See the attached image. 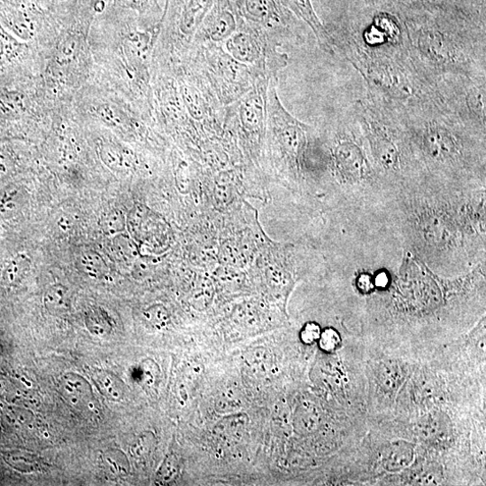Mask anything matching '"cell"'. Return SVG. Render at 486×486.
I'll return each mask as SVG.
<instances>
[{
  "label": "cell",
  "instance_id": "1",
  "mask_svg": "<svg viewBox=\"0 0 486 486\" xmlns=\"http://www.w3.org/2000/svg\"><path fill=\"white\" fill-rule=\"evenodd\" d=\"M398 189V221L406 249L427 266L485 257V191L430 193L406 183Z\"/></svg>",
  "mask_w": 486,
  "mask_h": 486
},
{
  "label": "cell",
  "instance_id": "2",
  "mask_svg": "<svg viewBox=\"0 0 486 486\" xmlns=\"http://www.w3.org/2000/svg\"><path fill=\"white\" fill-rule=\"evenodd\" d=\"M160 26H147L135 12L111 3L89 34L90 80L120 94L153 125L152 58Z\"/></svg>",
  "mask_w": 486,
  "mask_h": 486
},
{
  "label": "cell",
  "instance_id": "3",
  "mask_svg": "<svg viewBox=\"0 0 486 486\" xmlns=\"http://www.w3.org/2000/svg\"><path fill=\"white\" fill-rule=\"evenodd\" d=\"M111 3L112 0H65L53 6L47 26L33 42L42 60L45 89L54 103L73 102L90 80V28Z\"/></svg>",
  "mask_w": 486,
  "mask_h": 486
},
{
  "label": "cell",
  "instance_id": "4",
  "mask_svg": "<svg viewBox=\"0 0 486 486\" xmlns=\"http://www.w3.org/2000/svg\"><path fill=\"white\" fill-rule=\"evenodd\" d=\"M359 125L373 167L381 180L392 186L413 181L420 161L407 128L397 127L387 117L363 107Z\"/></svg>",
  "mask_w": 486,
  "mask_h": 486
},
{
  "label": "cell",
  "instance_id": "5",
  "mask_svg": "<svg viewBox=\"0 0 486 486\" xmlns=\"http://www.w3.org/2000/svg\"><path fill=\"white\" fill-rule=\"evenodd\" d=\"M77 113L126 142L147 143L154 140L156 127L113 89L89 80L75 95Z\"/></svg>",
  "mask_w": 486,
  "mask_h": 486
},
{
  "label": "cell",
  "instance_id": "6",
  "mask_svg": "<svg viewBox=\"0 0 486 486\" xmlns=\"http://www.w3.org/2000/svg\"><path fill=\"white\" fill-rule=\"evenodd\" d=\"M181 65L199 79L222 107L239 100L258 79L265 78L232 58L222 44L191 45Z\"/></svg>",
  "mask_w": 486,
  "mask_h": 486
},
{
  "label": "cell",
  "instance_id": "7",
  "mask_svg": "<svg viewBox=\"0 0 486 486\" xmlns=\"http://www.w3.org/2000/svg\"><path fill=\"white\" fill-rule=\"evenodd\" d=\"M278 82V77L273 79L267 89L266 133L275 166L297 180L305 173L312 129L286 110Z\"/></svg>",
  "mask_w": 486,
  "mask_h": 486
},
{
  "label": "cell",
  "instance_id": "8",
  "mask_svg": "<svg viewBox=\"0 0 486 486\" xmlns=\"http://www.w3.org/2000/svg\"><path fill=\"white\" fill-rule=\"evenodd\" d=\"M216 0H166L152 65L174 67L181 64L194 36Z\"/></svg>",
  "mask_w": 486,
  "mask_h": 486
},
{
  "label": "cell",
  "instance_id": "9",
  "mask_svg": "<svg viewBox=\"0 0 486 486\" xmlns=\"http://www.w3.org/2000/svg\"><path fill=\"white\" fill-rule=\"evenodd\" d=\"M407 130L419 161L429 170L453 175L467 165L468 147L465 138L447 121L431 119Z\"/></svg>",
  "mask_w": 486,
  "mask_h": 486
},
{
  "label": "cell",
  "instance_id": "10",
  "mask_svg": "<svg viewBox=\"0 0 486 486\" xmlns=\"http://www.w3.org/2000/svg\"><path fill=\"white\" fill-rule=\"evenodd\" d=\"M56 103L42 76L0 87V124L19 125L34 133H48Z\"/></svg>",
  "mask_w": 486,
  "mask_h": 486
},
{
  "label": "cell",
  "instance_id": "11",
  "mask_svg": "<svg viewBox=\"0 0 486 486\" xmlns=\"http://www.w3.org/2000/svg\"><path fill=\"white\" fill-rule=\"evenodd\" d=\"M329 166L345 193H360L378 186L382 180L376 174L363 135L351 131L337 132L328 146Z\"/></svg>",
  "mask_w": 486,
  "mask_h": 486
},
{
  "label": "cell",
  "instance_id": "12",
  "mask_svg": "<svg viewBox=\"0 0 486 486\" xmlns=\"http://www.w3.org/2000/svg\"><path fill=\"white\" fill-rule=\"evenodd\" d=\"M223 46L232 58L250 67L259 77L277 78L289 64L288 54L281 51L279 41L266 31L243 20Z\"/></svg>",
  "mask_w": 486,
  "mask_h": 486
},
{
  "label": "cell",
  "instance_id": "13",
  "mask_svg": "<svg viewBox=\"0 0 486 486\" xmlns=\"http://www.w3.org/2000/svg\"><path fill=\"white\" fill-rule=\"evenodd\" d=\"M272 80L258 79L247 94L225 107V131L239 135L251 153L258 150L266 135L267 89Z\"/></svg>",
  "mask_w": 486,
  "mask_h": 486
},
{
  "label": "cell",
  "instance_id": "14",
  "mask_svg": "<svg viewBox=\"0 0 486 486\" xmlns=\"http://www.w3.org/2000/svg\"><path fill=\"white\" fill-rule=\"evenodd\" d=\"M160 68L174 73L186 111L198 127L204 134L223 135L225 107L213 99L199 79L182 65Z\"/></svg>",
  "mask_w": 486,
  "mask_h": 486
},
{
  "label": "cell",
  "instance_id": "15",
  "mask_svg": "<svg viewBox=\"0 0 486 486\" xmlns=\"http://www.w3.org/2000/svg\"><path fill=\"white\" fill-rule=\"evenodd\" d=\"M50 0H0V25L21 41L35 42L47 26Z\"/></svg>",
  "mask_w": 486,
  "mask_h": 486
},
{
  "label": "cell",
  "instance_id": "16",
  "mask_svg": "<svg viewBox=\"0 0 486 486\" xmlns=\"http://www.w3.org/2000/svg\"><path fill=\"white\" fill-rule=\"evenodd\" d=\"M42 60L34 42L19 40L0 25V81L17 82L42 76Z\"/></svg>",
  "mask_w": 486,
  "mask_h": 486
},
{
  "label": "cell",
  "instance_id": "17",
  "mask_svg": "<svg viewBox=\"0 0 486 486\" xmlns=\"http://www.w3.org/2000/svg\"><path fill=\"white\" fill-rule=\"evenodd\" d=\"M242 19L272 35L282 44L290 35L291 20L280 0H232Z\"/></svg>",
  "mask_w": 486,
  "mask_h": 486
},
{
  "label": "cell",
  "instance_id": "18",
  "mask_svg": "<svg viewBox=\"0 0 486 486\" xmlns=\"http://www.w3.org/2000/svg\"><path fill=\"white\" fill-rule=\"evenodd\" d=\"M242 21L232 0H216L197 29L191 45H223L235 34Z\"/></svg>",
  "mask_w": 486,
  "mask_h": 486
},
{
  "label": "cell",
  "instance_id": "19",
  "mask_svg": "<svg viewBox=\"0 0 486 486\" xmlns=\"http://www.w3.org/2000/svg\"><path fill=\"white\" fill-rule=\"evenodd\" d=\"M280 2L289 12L311 28L323 50L334 52L335 40L319 19L311 0H280Z\"/></svg>",
  "mask_w": 486,
  "mask_h": 486
},
{
  "label": "cell",
  "instance_id": "20",
  "mask_svg": "<svg viewBox=\"0 0 486 486\" xmlns=\"http://www.w3.org/2000/svg\"><path fill=\"white\" fill-rule=\"evenodd\" d=\"M59 389L66 403L80 411L91 410L94 404V394L91 385L79 374L66 373L62 375Z\"/></svg>",
  "mask_w": 486,
  "mask_h": 486
},
{
  "label": "cell",
  "instance_id": "21",
  "mask_svg": "<svg viewBox=\"0 0 486 486\" xmlns=\"http://www.w3.org/2000/svg\"><path fill=\"white\" fill-rule=\"evenodd\" d=\"M112 4L135 12L147 26L159 24L166 10V0H112Z\"/></svg>",
  "mask_w": 486,
  "mask_h": 486
},
{
  "label": "cell",
  "instance_id": "22",
  "mask_svg": "<svg viewBox=\"0 0 486 486\" xmlns=\"http://www.w3.org/2000/svg\"><path fill=\"white\" fill-rule=\"evenodd\" d=\"M93 382L100 394L112 402L124 399L126 388L120 378L107 370H97L92 375Z\"/></svg>",
  "mask_w": 486,
  "mask_h": 486
},
{
  "label": "cell",
  "instance_id": "23",
  "mask_svg": "<svg viewBox=\"0 0 486 486\" xmlns=\"http://www.w3.org/2000/svg\"><path fill=\"white\" fill-rule=\"evenodd\" d=\"M45 310L52 316H63L72 309L71 294L66 286L54 284L43 295Z\"/></svg>",
  "mask_w": 486,
  "mask_h": 486
},
{
  "label": "cell",
  "instance_id": "24",
  "mask_svg": "<svg viewBox=\"0 0 486 486\" xmlns=\"http://www.w3.org/2000/svg\"><path fill=\"white\" fill-rule=\"evenodd\" d=\"M26 190L16 184L9 185L0 191V218L10 219L17 214L26 202Z\"/></svg>",
  "mask_w": 486,
  "mask_h": 486
},
{
  "label": "cell",
  "instance_id": "25",
  "mask_svg": "<svg viewBox=\"0 0 486 486\" xmlns=\"http://www.w3.org/2000/svg\"><path fill=\"white\" fill-rule=\"evenodd\" d=\"M85 326L94 336L104 338L113 331L112 319L101 307H92L85 314Z\"/></svg>",
  "mask_w": 486,
  "mask_h": 486
},
{
  "label": "cell",
  "instance_id": "26",
  "mask_svg": "<svg viewBox=\"0 0 486 486\" xmlns=\"http://www.w3.org/2000/svg\"><path fill=\"white\" fill-rule=\"evenodd\" d=\"M31 259L26 254H18L4 268L0 282L6 287L19 284L29 272Z\"/></svg>",
  "mask_w": 486,
  "mask_h": 486
},
{
  "label": "cell",
  "instance_id": "27",
  "mask_svg": "<svg viewBox=\"0 0 486 486\" xmlns=\"http://www.w3.org/2000/svg\"><path fill=\"white\" fill-rule=\"evenodd\" d=\"M78 266L82 274L95 280L105 277L108 266L103 257L94 251H85L78 258Z\"/></svg>",
  "mask_w": 486,
  "mask_h": 486
},
{
  "label": "cell",
  "instance_id": "28",
  "mask_svg": "<svg viewBox=\"0 0 486 486\" xmlns=\"http://www.w3.org/2000/svg\"><path fill=\"white\" fill-rule=\"evenodd\" d=\"M126 215L121 210L114 209L104 215L101 228L106 236L119 235L126 230Z\"/></svg>",
  "mask_w": 486,
  "mask_h": 486
},
{
  "label": "cell",
  "instance_id": "29",
  "mask_svg": "<svg viewBox=\"0 0 486 486\" xmlns=\"http://www.w3.org/2000/svg\"><path fill=\"white\" fill-rule=\"evenodd\" d=\"M19 167V158L15 151L6 145H0V182L15 174Z\"/></svg>",
  "mask_w": 486,
  "mask_h": 486
},
{
  "label": "cell",
  "instance_id": "30",
  "mask_svg": "<svg viewBox=\"0 0 486 486\" xmlns=\"http://www.w3.org/2000/svg\"><path fill=\"white\" fill-rule=\"evenodd\" d=\"M113 245L120 258L127 261L133 260L137 256L136 245L128 237L122 234L114 236Z\"/></svg>",
  "mask_w": 486,
  "mask_h": 486
},
{
  "label": "cell",
  "instance_id": "31",
  "mask_svg": "<svg viewBox=\"0 0 486 486\" xmlns=\"http://www.w3.org/2000/svg\"><path fill=\"white\" fill-rule=\"evenodd\" d=\"M320 348L326 352L336 351L342 344L340 334L334 328H328L321 332L319 338Z\"/></svg>",
  "mask_w": 486,
  "mask_h": 486
},
{
  "label": "cell",
  "instance_id": "32",
  "mask_svg": "<svg viewBox=\"0 0 486 486\" xmlns=\"http://www.w3.org/2000/svg\"><path fill=\"white\" fill-rule=\"evenodd\" d=\"M144 317L154 328H164L169 319V314L166 307L154 305L147 309Z\"/></svg>",
  "mask_w": 486,
  "mask_h": 486
},
{
  "label": "cell",
  "instance_id": "33",
  "mask_svg": "<svg viewBox=\"0 0 486 486\" xmlns=\"http://www.w3.org/2000/svg\"><path fill=\"white\" fill-rule=\"evenodd\" d=\"M6 462L10 466L19 470L27 471L35 467V462L33 459L27 455L19 452H12L6 458Z\"/></svg>",
  "mask_w": 486,
  "mask_h": 486
},
{
  "label": "cell",
  "instance_id": "34",
  "mask_svg": "<svg viewBox=\"0 0 486 486\" xmlns=\"http://www.w3.org/2000/svg\"><path fill=\"white\" fill-rule=\"evenodd\" d=\"M321 330L318 323L307 322L300 333V338L305 344H313L320 336Z\"/></svg>",
  "mask_w": 486,
  "mask_h": 486
},
{
  "label": "cell",
  "instance_id": "35",
  "mask_svg": "<svg viewBox=\"0 0 486 486\" xmlns=\"http://www.w3.org/2000/svg\"><path fill=\"white\" fill-rule=\"evenodd\" d=\"M177 474L176 463L173 458L167 459L158 472L157 477L159 482H166L173 480Z\"/></svg>",
  "mask_w": 486,
  "mask_h": 486
},
{
  "label": "cell",
  "instance_id": "36",
  "mask_svg": "<svg viewBox=\"0 0 486 486\" xmlns=\"http://www.w3.org/2000/svg\"><path fill=\"white\" fill-rule=\"evenodd\" d=\"M155 365L152 362H144L140 369L142 373V381L147 385H150L154 382Z\"/></svg>",
  "mask_w": 486,
  "mask_h": 486
},
{
  "label": "cell",
  "instance_id": "37",
  "mask_svg": "<svg viewBox=\"0 0 486 486\" xmlns=\"http://www.w3.org/2000/svg\"><path fill=\"white\" fill-rule=\"evenodd\" d=\"M358 288L362 293H370L374 289V279L368 274H362L358 281Z\"/></svg>",
  "mask_w": 486,
  "mask_h": 486
},
{
  "label": "cell",
  "instance_id": "38",
  "mask_svg": "<svg viewBox=\"0 0 486 486\" xmlns=\"http://www.w3.org/2000/svg\"><path fill=\"white\" fill-rule=\"evenodd\" d=\"M50 2L51 3L52 5H58V4L65 2V0H50Z\"/></svg>",
  "mask_w": 486,
  "mask_h": 486
}]
</instances>
